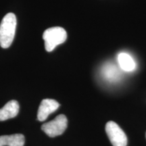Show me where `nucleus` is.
<instances>
[{
    "label": "nucleus",
    "mask_w": 146,
    "mask_h": 146,
    "mask_svg": "<svg viewBox=\"0 0 146 146\" xmlns=\"http://www.w3.org/2000/svg\"><path fill=\"white\" fill-rule=\"evenodd\" d=\"M45 41V48L47 52H50L58 45L64 43L67 39V33L64 29L60 27L49 28L43 34Z\"/></svg>",
    "instance_id": "obj_2"
},
{
    "label": "nucleus",
    "mask_w": 146,
    "mask_h": 146,
    "mask_svg": "<svg viewBox=\"0 0 146 146\" xmlns=\"http://www.w3.org/2000/svg\"><path fill=\"white\" fill-rule=\"evenodd\" d=\"M25 142L23 134L0 136V146H23Z\"/></svg>",
    "instance_id": "obj_7"
},
{
    "label": "nucleus",
    "mask_w": 146,
    "mask_h": 146,
    "mask_svg": "<svg viewBox=\"0 0 146 146\" xmlns=\"http://www.w3.org/2000/svg\"><path fill=\"white\" fill-rule=\"evenodd\" d=\"M16 29V17L13 13H8L3 18L0 24V45L8 48L14 39Z\"/></svg>",
    "instance_id": "obj_1"
},
{
    "label": "nucleus",
    "mask_w": 146,
    "mask_h": 146,
    "mask_svg": "<svg viewBox=\"0 0 146 146\" xmlns=\"http://www.w3.org/2000/svg\"><path fill=\"white\" fill-rule=\"evenodd\" d=\"M19 104L16 100H11L0 109V121H4L16 117L19 112Z\"/></svg>",
    "instance_id": "obj_6"
},
{
    "label": "nucleus",
    "mask_w": 146,
    "mask_h": 146,
    "mask_svg": "<svg viewBox=\"0 0 146 146\" xmlns=\"http://www.w3.org/2000/svg\"><path fill=\"white\" fill-rule=\"evenodd\" d=\"M102 73H103L104 77L110 81H114L118 80L120 76V71L118 70L117 68L114 65L106 64L102 69Z\"/></svg>",
    "instance_id": "obj_9"
},
{
    "label": "nucleus",
    "mask_w": 146,
    "mask_h": 146,
    "mask_svg": "<svg viewBox=\"0 0 146 146\" xmlns=\"http://www.w3.org/2000/svg\"><path fill=\"white\" fill-rule=\"evenodd\" d=\"M68 120L64 114H60L53 120L43 124L41 126L42 131H44L50 137L59 136L64 132L67 128Z\"/></svg>",
    "instance_id": "obj_3"
},
{
    "label": "nucleus",
    "mask_w": 146,
    "mask_h": 146,
    "mask_svg": "<svg viewBox=\"0 0 146 146\" xmlns=\"http://www.w3.org/2000/svg\"><path fill=\"white\" fill-rule=\"evenodd\" d=\"M118 62L120 68L126 72H131L136 67V63L133 58L127 53H120L118 56Z\"/></svg>",
    "instance_id": "obj_8"
},
{
    "label": "nucleus",
    "mask_w": 146,
    "mask_h": 146,
    "mask_svg": "<svg viewBox=\"0 0 146 146\" xmlns=\"http://www.w3.org/2000/svg\"><path fill=\"white\" fill-rule=\"evenodd\" d=\"M106 131L113 146H127V136L116 123L113 121L108 122L106 125Z\"/></svg>",
    "instance_id": "obj_4"
},
{
    "label": "nucleus",
    "mask_w": 146,
    "mask_h": 146,
    "mask_svg": "<svg viewBox=\"0 0 146 146\" xmlns=\"http://www.w3.org/2000/svg\"><path fill=\"white\" fill-rule=\"evenodd\" d=\"M145 137H146V134H145Z\"/></svg>",
    "instance_id": "obj_10"
},
{
    "label": "nucleus",
    "mask_w": 146,
    "mask_h": 146,
    "mask_svg": "<svg viewBox=\"0 0 146 146\" xmlns=\"http://www.w3.org/2000/svg\"><path fill=\"white\" fill-rule=\"evenodd\" d=\"M59 106V103L55 100H43L38 110L37 119L39 121H44L47 119L49 115L57 110Z\"/></svg>",
    "instance_id": "obj_5"
}]
</instances>
